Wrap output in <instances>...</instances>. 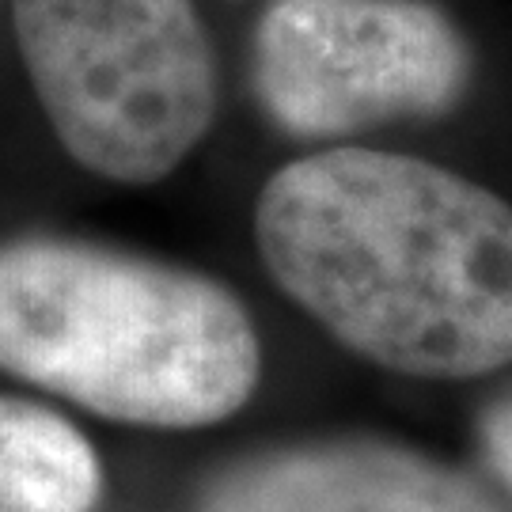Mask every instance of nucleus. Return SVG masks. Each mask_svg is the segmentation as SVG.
Masks as SVG:
<instances>
[{"label": "nucleus", "instance_id": "6", "mask_svg": "<svg viewBox=\"0 0 512 512\" xmlns=\"http://www.w3.org/2000/svg\"><path fill=\"white\" fill-rule=\"evenodd\" d=\"M99 456L69 418L0 395V512H92Z\"/></svg>", "mask_w": 512, "mask_h": 512}, {"label": "nucleus", "instance_id": "7", "mask_svg": "<svg viewBox=\"0 0 512 512\" xmlns=\"http://www.w3.org/2000/svg\"><path fill=\"white\" fill-rule=\"evenodd\" d=\"M482 452L501 486L512 494V391H505L482 418Z\"/></svg>", "mask_w": 512, "mask_h": 512}, {"label": "nucleus", "instance_id": "3", "mask_svg": "<svg viewBox=\"0 0 512 512\" xmlns=\"http://www.w3.org/2000/svg\"><path fill=\"white\" fill-rule=\"evenodd\" d=\"M42 114L80 167L148 186L217 114V65L190 0H12Z\"/></svg>", "mask_w": 512, "mask_h": 512}, {"label": "nucleus", "instance_id": "1", "mask_svg": "<svg viewBox=\"0 0 512 512\" xmlns=\"http://www.w3.org/2000/svg\"><path fill=\"white\" fill-rule=\"evenodd\" d=\"M266 270L376 365L467 380L512 365V205L456 171L327 148L262 186Z\"/></svg>", "mask_w": 512, "mask_h": 512}, {"label": "nucleus", "instance_id": "4", "mask_svg": "<svg viewBox=\"0 0 512 512\" xmlns=\"http://www.w3.org/2000/svg\"><path fill=\"white\" fill-rule=\"evenodd\" d=\"M471 84V50L429 0H277L255 35V92L296 137L433 118Z\"/></svg>", "mask_w": 512, "mask_h": 512}, {"label": "nucleus", "instance_id": "5", "mask_svg": "<svg viewBox=\"0 0 512 512\" xmlns=\"http://www.w3.org/2000/svg\"><path fill=\"white\" fill-rule=\"evenodd\" d=\"M198 512H501L471 478L395 444L266 452L205 490Z\"/></svg>", "mask_w": 512, "mask_h": 512}, {"label": "nucleus", "instance_id": "2", "mask_svg": "<svg viewBox=\"0 0 512 512\" xmlns=\"http://www.w3.org/2000/svg\"><path fill=\"white\" fill-rule=\"evenodd\" d=\"M0 368L99 418L194 429L258 384V334L224 285L61 236L0 243Z\"/></svg>", "mask_w": 512, "mask_h": 512}]
</instances>
